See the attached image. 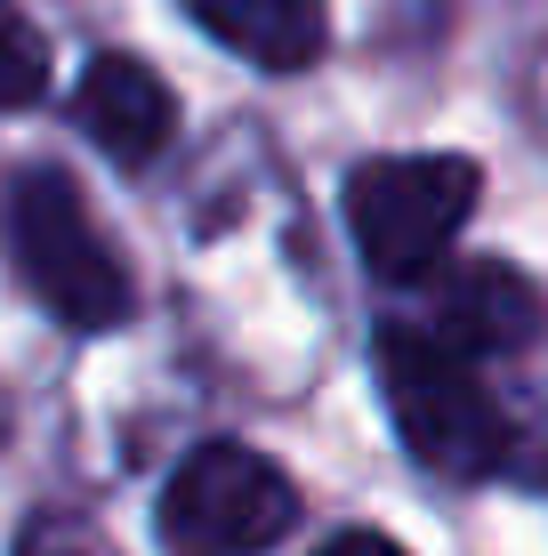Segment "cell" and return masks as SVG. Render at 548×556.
Returning a JSON list of instances; mask_svg holds the SVG:
<instances>
[{"label": "cell", "mask_w": 548, "mask_h": 556, "mask_svg": "<svg viewBox=\"0 0 548 556\" xmlns=\"http://www.w3.org/2000/svg\"><path fill=\"white\" fill-rule=\"evenodd\" d=\"M9 251L25 291L49 306L73 331H113L138 306V282H129V258L113 251V235L89 218L81 186L65 169H25L9 186Z\"/></svg>", "instance_id": "obj_1"}, {"label": "cell", "mask_w": 548, "mask_h": 556, "mask_svg": "<svg viewBox=\"0 0 548 556\" xmlns=\"http://www.w3.org/2000/svg\"><path fill=\"white\" fill-rule=\"evenodd\" d=\"M484 194V169L468 153H380V162L347 169V235L371 275L420 282L436 275L451 235Z\"/></svg>", "instance_id": "obj_2"}, {"label": "cell", "mask_w": 548, "mask_h": 556, "mask_svg": "<svg viewBox=\"0 0 548 556\" xmlns=\"http://www.w3.org/2000/svg\"><path fill=\"white\" fill-rule=\"evenodd\" d=\"M380 379H387V419L411 444V459L436 476H493L508 468V412L484 395V379L468 371V355L436 348L428 331L395 323L380 339Z\"/></svg>", "instance_id": "obj_3"}, {"label": "cell", "mask_w": 548, "mask_h": 556, "mask_svg": "<svg viewBox=\"0 0 548 556\" xmlns=\"http://www.w3.org/2000/svg\"><path fill=\"white\" fill-rule=\"evenodd\" d=\"M298 525V492L267 452L202 444L162 484V548L169 556H258Z\"/></svg>", "instance_id": "obj_4"}, {"label": "cell", "mask_w": 548, "mask_h": 556, "mask_svg": "<svg viewBox=\"0 0 548 556\" xmlns=\"http://www.w3.org/2000/svg\"><path fill=\"white\" fill-rule=\"evenodd\" d=\"M540 315H548V299H540V282L524 275V266H508V258H468V266H451V275L436 282V299H428V315L411 323V331H428L436 348L451 355H517V348H533V331H540Z\"/></svg>", "instance_id": "obj_5"}, {"label": "cell", "mask_w": 548, "mask_h": 556, "mask_svg": "<svg viewBox=\"0 0 548 556\" xmlns=\"http://www.w3.org/2000/svg\"><path fill=\"white\" fill-rule=\"evenodd\" d=\"M73 122L98 138L122 169H145L154 153L178 138V98H169V81L145 56H98V65L81 73V89H73Z\"/></svg>", "instance_id": "obj_6"}, {"label": "cell", "mask_w": 548, "mask_h": 556, "mask_svg": "<svg viewBox=\"0 0 548 556\" xmlns=\"http://www.w3.org/2000/svg\"><path fill=\"white\" fill-rule=\"evenodd\" d=\"M186 16H194L218 49L251 56V65H267V73H307L331 41L323 0H186Z\"/></svg>", "instance_id": "obj_7"}, {"label": "cell", "mask_w": 548, "mask_h": 556, "mask_svg": "<svg viewBox=\"0 0 548 556\" xmlns=\"http://www.w3.org/2000/svg\"><path fill=\"white\" fill-rule=\"evenodd\" d=\"M49 89V41L33 33V16L16 0H0V113L33 105Z\"/></svg>", "instance_id": "obj_8"}, {"label": "cell", "mask_w": 548, "mask_h": 556, "mask_svg": "<svg viewBox=\"0 0 548 556\" xmlns=\"http://www.w3.org/2000/svg\"><path fill=\"white\" fill-rule=\"evenodd\" d=\"M16 556H113V548L81 525V516H33L25 541H16Z\"/></svg>", "instance_id": "obj_9"}, {"label": "cell", "mask_w": 548, "mask_h": 556, "mask_svg": "<svg viewBox=\"0 0 548 556\" xmlns=\"http://www.w3.org/2000/svg\"><path fill=\"white\" fill-rule=\"evenodd\" d=\"M315 556H411L404 541H387V532H371V525H355V532H331Z\"/></svg>", "instance_id": "obj_10"}, {"label": "cell", "mask_w": 548, "mask_h": 556, "mask_svg": "<svg viewBox=\"0 0 548 556\" xmlns=\"http://www.w3.org/2000/svg\"><path fill=\"white\" fill-rule=\"evenodd\" d=\"M9 428H16V412H9V388H0V444H9Z\"/></svg>", "instance_id": "obj_11"}]
</instances>
